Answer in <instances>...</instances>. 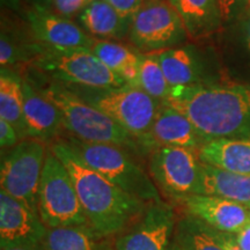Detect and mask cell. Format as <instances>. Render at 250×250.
Masks as SVG:
<instances>
[{
	"mask_svg": "<svg viewBox=\"0 0 250 250\" xmlns=\"http://www.w3.org/2000/svg\"><path fill=\"white\" fill-rule=\"evenodd\" d=\"M92 1H94V0H87V5H88L89 2H92Z\"/></svg>",
	"mask_w": 250,
	"mask_h": 250,
	"instance_id": "cell-37",
	"label": "cell"
},
{
	"mask_svg": "<svg viewBox=\"0 0 250 250\" xmlns=\"http://www.w3.org/2000/svg\"><path fill=\"white\" fill-rule=\"evenodd\" d=\"M247 41H248V46L250 49V18L248 21V26H247Z\"/></svg>",
	"mask_w": 250,
	"mask_h": 250,
	"instance_id": "cell-34",
	"label": "cell"
},
{
	"mask_svg": "<svg viewBox=\"0 0 250 250\" xmlns=\"http://www.w3.org/2000/svg\"><path fill=\"white\" fill-rule=\"evenodd\" d=\"M67 168L88 225L99 235L110 239L132 226L149 204L126 193L85 164L65 139L50 144Z\"/></svg>",
	"mask_w": 250,
	"mask_h": 250,
	"instance_id": "cell-2",
	"label": "cell"
},
{
	"mask_svg": "<svg viewBox=\"0 0 250 250\" xmlns=\"http://www.w3.org/2000/svg\"><path fill=\"white\" fill-rule=\"evenodd\" d=\"M37 1L39 2H42V7H44V5H43V1H45V2H51V0H37Z\"/></svg>",
	"mask_w": 250,
	"mask_h": 250,
	"instance_id": "cell-36",
	"label": "cell"
},
{
	"mask_svg": "<svg viewBox=\"0 0 250 250\" xmlns=\"http://www.w3.org/2000/svg\"><path fill=\"white\" fill-rule=\"evenodd\" d=\"M133 86L138 87L160 102H164L168 98L171 88L166 79L156 54H142L138 78Z\"/></svg>",
	"mask_w": 250,
	"mask_h": 250,
	"instance_id": "cell-26",
	"label": "cell"
},
{
	"mask_svg": "<svg viewBox=\"0 0 250 250\" xmlns=\"http://www.w3.org/2000/svg\"><path fill=\"white\" fill-rule=\"evenodd\" d=\"M49 144L26 138L11 148L1 160V190L37 211V193Z\"/></svg>",
	"mask_w": 250,
	"mask_h": 250,
	"instance_id": "cell-9",
	"label": "cell"
},
{
	"mask_svg": "<svg viewBox=\"0 0 250 250\" xmlns=\"http://www.w3.org/2000/svg\"><path fill=\"white\" fill-rule=\"evenodd\" d=\"M89 50L125 83L131 86L134 85L138 78L142 54H137L116 41L96 39Z\"/></svg>",
	"mask_w": 250,
	"mask_h": 250,
	"instance_id": "cell-22",
	"label": "cell"
},
{
	"mask_svg": "<svg viewBox=\"0 0 250 250\" xmlns=\"http://www.w3.org/2000/svg\"><path fill=\"white\" fill-rule=\"evenodd\" d=\"M186 28L168 0H145L131 21L129 41L140 54H159L182 46Z\"/></svg>",
	"mask_w": 250,
	"mask_h": 250,
	"instance_id": "cell-8",
	"label": "cell"
},
{
	"mask_svg": "<svg viewBox=\"0 0 250 250\" xmlns=\"http://www.w3.org/2000/svg\"><path fill=\"white\" fill-rule=\"evenodd\" d=\"M203 164L234 174H250V139H214L198 151Z\"/></svg>",
	"mask_w": 250,
	"mask_h": 250,
	"instance_id": "cell-17",
	"label": "cell"
},
{
	"mask_svg": "<svg viewBox=\"0 0 250 250\" xmlns=\"http://www.w3.org/2000/svg\"><path fill=\"white\" fill-rule=\"evenodd\" d=\"M188 215L219 232L236 234L250 224V208L213 195H189L174 202Z\"/></svg>",
	"mask_w": 250,
	"mask_h": 250,
	"instance_id": "cell-13",
	"label": "cell"
},
{
	"mask_svg": "<svg viewBox=\"0 0 250 250\" xmlns=\"http://www.w3.org/2000/svg\"><path fill=\"white\" fill-rule=\"evenodd\" d=\"M23 115L27 138L46 144L55 142L61 133L62 120L57 107L40 92L35 83L22 78Z\"/></svg>",
	"mask_w": 250,
	"mask_h": 250,
	"instance_id": "cell-16",
	"label": "cell"
},
{
	"mask_svg": "<svg viewBox=\"0 0 250 250\" xmlns=\"http://www.w3.org/2000/svg\"><path fill=\"white\" fill-rule=\"evenodd\" d=\"M169 250H184V249L179 245V243H176L175 241H173V243H171Z\"/></svg>",
	"mask_w": 250,
	"mask_h": 250,
	"instance_id": "cell-33",
	"label": "cell"
},
{
	"mask_svg": "<svg viewBox=\"0 0 250 250\" xmlns=\"http://www.w3.org/2000/svg\"><path fill=\"white\" fill-rule=\"evenodd\" d=\"M51 5L55 9V14L68 19L81 13L87 6V0H51Z\"/></svg>",
	"mask_w": 250,
	"mask_h": 250,
	"instance_id": "cell-27",
	"label": "cell"
},
{
	"mask_svg": "<svg viewBox=\"0 0 250 250\" xmlns=\"http://www.w3.org/2000/svg\"><path fill=\"white\" fill-rule=\"evenodd\" d=\"M162 104L182 112L204 143L250 139V85L202 83L177 87Z\"/></svg>",
	"mask_w": 250,
	"mask_h": 250,
	"instance_id": "cell-1",
	"label": "cell"
},
{
	"mask_svg": "<svg viewBox=\"0 0 250 250\" xmlns=\"http://www.w3.org/2000/svg\"><path fill=\"white\" fill-rule=\"evenodd\" d=\"M31 64L49 79L67 86L115 88L126 85L89 49H54L42 45Z\"/></svg>",
	"mask_w": 250,
	"mask_h": 250,
	"instance_id": "cell-7",
	"label": "cell"
},
{
	"mask_svg": "<svg viewBox=\"0 0 250 250\" xmlns=\"http://www.w3.org/2000/svg\"><path fill=\"white\" fill-rule=\"evenodd\" d=\"M156 56L171 89L202 83L199 62L191 46H177Z\"/></svg>",
	"mask_w": 250,
	"mask_h": 250,
	"instance_id": "cell-21",
	"label": "cell"
},
{
	"mask_svg": "<svg viewBox=\"0 0 250 250\" xmlns=\"http://www.w3.org/2000/svg\"><path fill=\"white\" fill-rule=\"evenodd\" d=\"M197 195L224 197L250 208V174H234L202 162L201 186Z\"/></svg>",
	"mask_w": 250,
	"mask_h": 250,
	"instance_id": "cell-20",
	"label": "cell"
},
{
	"mask_svg": "<svg viewBox=\"0 0 250 250\" xmlns=\"http://www.w3.org/2000/svg\"><path fill=\"white\" fill-rule=\"evenodd\" d=\"M204 144L193 124L176 109L161 104L151 129L140 139L142 152L149 153L160 146L186 147L198 152Z\"/></svg>",
	"mask_w": 250,
	"mask_h": 250,
	"instance_id": "cell-15",
	"label": "cell"
},
{
	"mask_svg": "<svg viewBox=\"0 0 250 250\" xmlns=\"http://www.w3.org/2000/svg\"><path fill=\"white\" fill-rule=\"evenodd\" d=\"M65 140L81 160L123 191L146 204L164 202L151 175L127 149L111 144L83 142L71 136Z\"/></svg>",
	"mask_w": 250,
	"mask_h": 250,
	"instance_id": "cell-4",
	"label": "cell"
},
{
	"mask_svg": "<svg viewBox=\"0 0 250 250\" xmlns=\"http://www.w3.org/2000/svg\"><path fill=\"white\" fill-rule=\"evenodd\" d=\"M168 2L180 15L190 39L210 35L223 20L218 0H168Z\"/></svg>",
	"mask_w": 250,
	"mask_h": 250,
	"instance_id": "cell-19",
	"label": "cell"
},
{
	"mask_svg": "<svg viewBox=\"0 0 250 250\" xmlns=\"http://www.w3.org/2000/svg\"><path fill=\"white\" fill-rule=\"evenodd\" d=\"M8 250H43V247H37V248H15Z\"/></svg>",
	"mask_w": 250,
	"mask_h": 250,
	"instance_id": "cell-35",
	"label": "cell"
},
{
	"mask_svg": "<svg viewBox=\"0 0 250 250\" xmlns=\"http://www.w3.org/2000/svg\"><path fill=\"white\" fill-rule=\"evenodd\" d=\"M27 22L36 43L54 49H90L94 37L68 19L35 5L27 12Z\"/></svg>",
	"mask_w": 250,
	"mask_h": 250,
	"instance_id": "cell-14",
	"label": "cell"
},
{
	"mask_svg": "<svg viewBox=\"0 0 250 250\" xmlns=\"http://www.w3.org/2000/svg\"><path fill=\"white\" fill-rule=\"evenodd\" d=\"M112 8L127 21H132L134 15L138 13L145 0H105Z\"/></svg>",
	"mask_w": 250,
	"mask_h": 250,
	"instance_id": "cell-28",
	"label": "cell"
},
{
	"mask_svg": "<svg viewBox=\"0 0 250 250\" xmlns=\"http://www.w3.org/2000/svg\"><path fill=\"white\" fill-rule=\"evenodd\" d=\"M0 118L11 123L26 139V125L23 115L22 78L8 68H1L0 76Z\"/></svg>",
	"mask_w": 250,
	"mask_h": 250,
	"instance_id": "cell-24",
	"label": "cell"
},
{
	"mask_svg": "<svg viewBox=\"0 0 250 250\" xmlns=\"http://www.w3.org/2000/svg\"><path fill=\"white\" fill-rule=\"evenodd\" d=\"M174 241L184 250H225L211 233L210 227L188 214L177 220Z\"/></svg>",
	"mask_w": 250,
	"mask_h": 250,
	"instance_id": "cell-25",
	"label": "cell"
},
{
	"mask_svg": "<svg viewBox=\"0 0 250 250\" xmlns=\"http://www.w3.org/2000/svg\"><path fill=\"white\" fill-rule=\"evenodd\" d=\"M48 228L29 206L0 190V248H37L44 242Z\"/></svg>",
	"mask_w": 250,
	"mask_h": 250,
	"instance_id": "cell-12",
	"label": "cell"
},
{
	"mask_svg": "<svg viewBox=\"0 0 250 250\" xmlns=\"http://www.w3.org/2000/svg\"><path fill=\"white\" fill-rule=\"evenodd\" d=\"M177 220L168 203L149 204L142 217L116 237L115 250H169Z\"/></svg>",
	"mask_w": 250,
	"mask_h": 250,
	"instance_id": "cell-11",
	"label": "cell"
},
{
	"mask_svg": "<svg viewBox=\"0 0 250 250\" xmlns=\"http://www.w3.org/2000/svg\"><path fill=\"white\" fill-rule=\"evenodd\" d=\"M219 7H220L221 17H223V20H227L229 18L230 13H232V9L235 5L236 0H218Z\"/></svg>",
	"mask_w": 250,
	"mask_h": 250,
	"instance_id": "cell-32",
	"label": "cell"
},
{
	"mask_svg": "<svg viewBox=\"0 0 250 250\" xmlns=\"http://www.w3.org/2000/svg\"><path fill=\"white\" fill-rule=\"evenodd\" d=\"M21 137L17 129L8 122L0 118V145L1 148H13L21 142Z\"/></svg>",
	"mask_w": 250,
	"mask_h": 250,
	"instance_id": "cell-29",
	"label": "cell"
},
{
	"mask_svg": "<svg viewBox=\"0 0 250 250\" xmlns=\"http://www.w3.org/2000/svg\"><path fill=\"white\" fill-rule=\"evenodd\" d=\"M46 80L36 87L61 111L62 126L71 137L87 143L111 144L131 152H142L138 140L120 124L78 98L65 85L49 78Z\"/></svg>",
	"mask_w": 250,
	"mask_h": 250,
	"instance_id": "cell-3",
	"label": "cell"
},
{
	"mask_svg": "<svg viewBox=\"0 0 250 250\" xmlns=\"http://www.w3.org/2000/svg\"><path fill=\"white\" fill-rule=\"evenodd\" d=\"M43 250H115L107 237L89 226L59 227L48 229Z\"/></svg>",
	"mask_w": 250,
	"mask_h": 250,
	"instance_id": "cell-23",
	"label": "cell"
},
{
	"mask_svg": "<svg viewBox=\"0 0 250 250\" xmlns=\"http://www.w3.org/2000/svg\"><path fill=\"white\" fill-rule=\"evenodd\" d=\"M210 230L211 233L213 234L215 240L220 243L221 247H223L225 250H242L239 246H237L235 240H234L233 234L219 232V230L212 229V228H210Z\"/></svg>",
	"mask_w": 250,
	"mask_h": 250,
	"instance_id": "cell-30",
	"label": "cell"
},
{
	"mask_svg": "<svg viewBox=\"0 0 250 250\" xmlns=\"http://www.w3.org/2000/svg\"><path fill=\"white\" fill-rule=\"evenodd\" d=\"M233 236L240 248L242 250H250V224L239 233L233 234Z\"/></svg>",
	"mask_w": 250,
	"mask_h": 250,
	"instance_id": "cell-31",
	"label": "cell"
},
{
	"mask_svg": "<svg viewBox=\"0 0 250 250\" xmlns=\"http://www.w3.org/2000/svg\"><path fill=\"white\" fill-rule=\"evenodd\" d=\"M65 86L78 98L120 124L138 143L151 129L162 104V102L153 99L138 87L129 83L115 88Z\"/></svg>",
	"mask_w": 250,
	"mask_h": 250,
	"instance_id": "cell-5",
	"label": "cell"
},
{
	"mask_svg": "<svg viewBox=\"0 0 250 250\" xmlns=\"http://www.w3.org/2000/svg\"><path fill=\"white\" fill-rule=\"evenodd\" d=\"M148 174L159 191L174 203L198 193L202 161L195 149L160 146L148 153Z\"/></svg>",
	"mask_w": 250,
	"mask_h": 250,
	"instance_id": "cell-10",
	"label": "cell"
},
{
	"mask_svg": "<svg viewBox=\"0 0 250 250\" xmlns=\"http://www.w3.org/2000/svg\"><path fill=\"white\" fill-rule=\"evenodd\" d=\"M37 211L48 229L89 226L73 180L50 145L37 193Z\"/></svg>",
	"mask_w": 250,
	"mask_h": 250,
	"instance_id": "cell-6",
	"label": "cell"
},
{
	"mask_svg": "<svg viewBox=\"0 0 250 250\" xmlns=\"http://www.w3.org/2000/svg\"><path fill=\"white\" fill-rule=\"evenodd\" d=\"M80 27L98 40L121 41L129 37L131 22L125 20L105 0H94L79 14Z\"/></svg>",
	"mask_w": 250,
	"mask_h": 250,
	"instance_id": "cell-18",
	"label": "cell"
}]
</instances>
